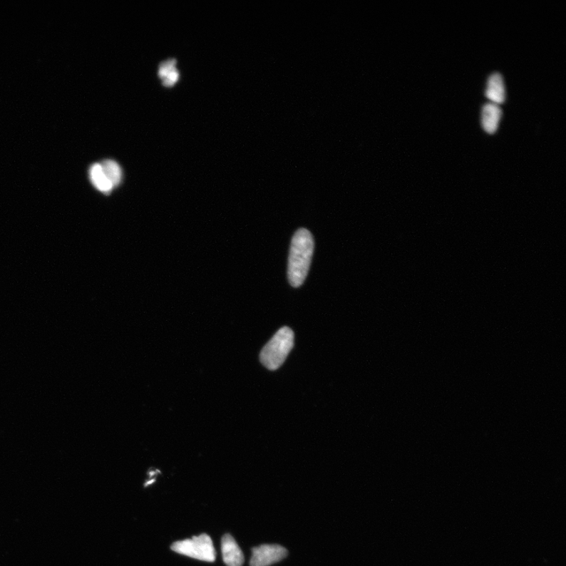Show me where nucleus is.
Returning <instances> with one entry per match:
<instances>
[{"label":"nucleus","mask_w":566,"mask_h":566,"mask_svg":"<svg viewBox=\"0 0 566 566\" xmlns=\"http://www.w3.org/2000/svg\"><path fill=\"white\" fill-rule=\"evenodd\" d=\"M314 240L311 232L301 228L294 234L290 246L288 279L293 287H300L307 277L314 252Z\"/></svg>","instance_id":"f257e3e1"},{"label":"nucleus","mask_w":566,"mask_h":566,"mask_svg":"<svg viewBox=\"0 0 566 566\" xmlns=\"http://www.w3.org/2000/svg\"><path fill=\"white\" fill-rule=\"evenodd\" d=\"M294 334L292 329L283 326L267 342L262 350L259 359L266 369L275 371L285 362L294 347Z\"/></svg>","instance_id":"f03ea898"},{"label":"nucleus","mask_w":566,"mask_h":566,"mask_svg":"<svg viewBox=\"0 0 566 566\" xmlns=\"http://www.w3.org/2000/svg\"><path fill=\"white\" fill-rule=\"evenodd\" d=\"M173 552L195 560L214 562L216 560V550L209 535L202 534L192 539L175 542L171 546Z\"/></svg>","instance_id":"7ed1b4c3"},{"label":"nucleus","mask_w":566,"mask_h":566,"mask_svg":"<svg viewBox=\"0 0 566 566\" xmlns=\"http://www.w3.org/2000/svg\"><path fill=\"white\" fill-rule=\"evenodd\" d=\"M250 566H270L288 555L287 550L277 545H264L252 549Z\"/></svg>","instance_id":"20e7f679"},{"label":"nucleus","mask_w":566,"mask_h":566,"mask_svg":"<svg viewBox=\"0 0 566 566\" xmlns=\"http://www.w3.org/2000/svg\"><path fill=\"white\" fill-rule=\"evenodd\" d=\"M221 550L227 566H242L245 561L243 553L230 534H226L222 538Z\"/></svg>","instance_id":"39448f33"},{"label":"nucleus","mask_w":566,"mask_h":566,"mask_svg":"<svg viewBox=\"0 0 566 566\" xmlns=\"http://www.w3.org/2000/svg\"><path fill=\"white\" fill-rule=\"evenodd\" d=\"M502 116V110L499 105L488 103L483 110V126L488 134H494L498 128Z\"/></svg>","instance_id":"423d86ee"},{"label":"nucleus","mask_w":566,"mask_h":566,"mask_svg":"<svg viewBox=\"0 0 566 566\" xmlns=\"http://www.w3.org/2000/svg\"><path fill=\"white\" fill-rule=\"evenodd\" d=\"M485 96L496 105L504 103L506 94L503 79L500 73H494L489 78Z\"/></svg>","instance_id":"0eeeda50"},{"label":"nucleus","mask_w":566,"mask_h":566,"mask_svg":"<svg viewBox=\"0 0 566 566\" xmlns=\"http://www.w3.org/2000/svg\"><path fill=\"white\" fill-rule=\"evenodd\" d=\"M90 179L93 185L104 194H108L113 187L108 179L106 178L101 164L96 163L90 168Z\"/></svg>","instance_id":"6e6552de"},{"label":"nucleus","mask_w":566,"mask_h":566,"mask_svg":"<svg viewBox=\"0 0 566 566\" xmlns=\"http://www.w3.org/2000/svg\"><path fill=\"white\" fill-rule=\"evenodd\" d=\"M101 165L106 178L108 179L113 187L118 186L122 179L120 165L113 160H105Z\"/></svg>","instance_id":"1a4fd4ad"},{"label":"nucleus","mask_w":566,"mask_h":566,"mask_svg":"<svg viewBox=\"0 0 566 566\" xmlns=\"http://www.w3.org/2000/svg\"><path fill=\"white\" fill-rule=\"evenodd\" d=\"M175 64H177V61L175 59L168 60L166 62L160 64L158 72L160 78L163 80L168 74L177 70V68H175Z\"/></svg>","instance_id":"9d476101"}]
</instances>
